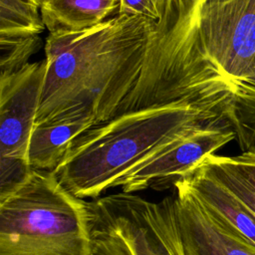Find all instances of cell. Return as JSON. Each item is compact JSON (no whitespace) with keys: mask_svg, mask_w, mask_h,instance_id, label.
I'll return each mask as SVG.
<instances>
[{"mask_svg":"<svg viewBox=\"0 0 255 255\" xmlns=\"http://www.w3.org/2000/svg\"><path fill=\"white\" fill-rule=\"evenodd\" d=\"M231 112L255 145V0H160L140 74L116 116L178 100Z\"/></svg>","mask_w":255,"mask_h":255,"instance_id":"6da1fadb","label":"cell"},{"mask_svg":"<svg viewBox=\"0 0 255 255\" xmlns=\"http://www.w3.org/2000/svg\"><path fill=\"white\" fill-rule=\"evenodd\" d=\"M153 22L116 14L82 31L49 33L35 123L78 109L96 124L115 117L140 74Z\"/></svg>","mask_w":255,"mask_h":255,"instance_id":"7a4b0ae2","label":"cell"},{"mask_svg":"<svg viewBox=\"0 0 255 255\" xmlns=\"http://www.w3.org/2000/svg\"><path fill=\"white\" fill-rule=\"evenodd\" d=\"M222 120L231 124L227 109L184 99L124 113L82 132L52 172L75 196L98 198L126 173L183 135Z\"/></svg>","mask_w":255,"mask_h":255,"instance_id":"3957f363","label":"cell"},{"mask_svg":"<svg viewBox=\"0 0 255 255\" xmlns=\"http://www.w3.org/2000/svg\"><path fill=\"white\" fill-rule=\"evenodd\" d=\"M88 202L49 170L34 169L0 199V255H90Z\"/></svg>","mask_w":255,"mask_h":255,"instance_id":"277c9868","label":"cell"},{"mask_svg":"<svg viewBox=\"0 0 255 255\" xmlns=\"http://www.w3.org/2000/svg\"><path fill=\"white\" fill-rule=\"evenodd\" d=\"M89 206L93 217L118 231L134 255H185L174 196L149 201L122 191L100 197Z\"/></svg>","mask_w":255,"mask_h":255,"instance_id":"5b68a950","label":"cell"},{"mask_svg":"<svg viewBox=\"0 0 255 255\" xmlns=\"http://www.w3.org/2000/svg\"><path fill=\"white\" fill-rule=\"evenodd\" d=\"M233 139H236V133L228 121L202 126L126 173L115 187L121 186L123 192L133 193L160 180L184 176Z\"/></svg>","mask_w":255,"mask_h":255,"instance_id":"8992f818","label":"cell"},{"mask_svg":"<svg viewBox=\"0 0 255 255\" xmlns=\"http://www.w3.org/2000/svg\"><path fill=\"white\" fill-rule=\"evenodd\" d=\"M45 75L43 59L0 76V157L27 160Z\"/></svg>","mask_w":255,"mask_h":255,"instance_id":"52a82bcc","label":"cell"},{"mask_svg":"<svg viewBox=\"0 0 255 255\" xmlns=\"http://www.w3.org/2000/svg\"><path fill=\"white\" fill-rule=\"evenodd\" d=\"M174 208L185 255H255V246L208 211L178 179Z\"/></svg>","mask_w":255,"mask_h":255,"instance_id":"ba28073f","label":"cell"},{"mask_svg":"<svg viewBox=\"0 0 255 255\" xmlns=\"http://www.w3.org/2000/svg\"><path fill=\"white\" fill-rule=\"evenodd\" d=\"M94 125L95 118L86 109L68 111L35 123L29 139L28 163L34 169L53 171L72 141Z\"/></svg>","mask_w":255,"mask_h":255,"instance_id":"9c48e42d","label":"cell"},{"mask_svg":"<svg viewBox=\"0 0 255 255\" xmlns=\"http://www.w3.org/2000/svg\"><path fill=\"white\" fill-rule=\"evenodd\" d=\"M176 179L183 183L208 211L229 224L255 246V215L222 183L199 166Z\"/></svg>","mask_w":255,"mask_h":255,"instance_id":"30bf717a","label":"cell"},{"mask_svg":"<svg viewBox=\"0 0 255 255\" xmlns=\"http://www.w3.org/2000/svg\"><path fill=\"white\" fill-rule=\"evenodd\" d=\"M40 5L49 33L77 32L116 15L120 0H40Z\"/></svg>","mask_w":255,"mask_h":255,"instance_id":"8fae6325","label":"cell"},{"mask_svg":"<svg viewBox=\"0 0 255 255\" xmlns=\"http://www.w3.org/2000/svg\"><path fill=\"white\" fill-rule=\"evenodd\" d=\"M46 29L40 0H0V37L41 35Z\"/></svg>","mask_w":255,"mask_h":255,"instance_id":"7c38bea8","label":"cell"},{"mask_svg":"<svg viewBox=\"0 0 255 255\" xmlns=\"http://www.w3.org/2000/svg\"><path fill=\"white\" fill-rule=\"evenodd\" d=\"M198 166L229 189L255 215V186L229 167L221 155L211 154Z\"/></svg>","mask_w":255,"mask_h":255,"instance_id":"4fadbf2b","label":"cell"},{"mask_svg":"<svg viewBox=\"0 0 255 255\" xmlns=\"http://www.w3.org/2000/svg\"><path fill=\"white\" fill-rule=\"evenodd\" d=\"M42 44L40 35L0 37V76L10 75L25 67Z\"/></svg>","mask_w":255,"mask_h":255,"instance_id":"5bb4252c","label":"cell"},{"mask_svg":"<svg viewBox=\"0 0 255 255\" xmlns=\"http://www.w3.org/2000/svg\"><path fill=\"white\" fill-rule=\"evenodd\" d=\"M90 255H134V253L118 231L92 215Z\"/></svg>","mask_w":255,"mask_h":255,"instance_id":"9a60e30c","label":"cell"},{"mask_svg":"<svg viewBox=\"0 0 255 255\" xmlns=\"http://www.w3.org/2000/svg\"><path fill=\"white\" fill-rule=\"evenodd\" d=\"M33 170L25 159L0 157V199L19 188Z\"/></svg>","mask_w":255,"mask_h":255,"instance_id":"2e32d148","label":"cell"},{"mask_svg":"<svg viewBox=\"0 0 255 255\" xmlns=\"http://www.w3.org/2000/svg\"><path fill=\"white\" fill-rule=\"evenodd\" d=\"M160 13V0H120L117 14L139 15L157 21Z\"/></svg>","mask_w":255,"mask_h":255,"instance_id":"e0dca14e","label":"cell"},{"mask_svg":"<svg viewBox=\"0 0 255 255\" xmlns=\"http://www.w3.org/2000/svg\"><path fill=\"white\" fill-rule=\"evenodd\" d=\"M221 158L229 167L255 186V149L242 151L235 156L221 155Z\"/></svg>","mask_w":255,"mask_h":255,"instance_id":"ac0fdd59","label":"cell"},{"mask_svg":"<svg viewBox=\"0 0 255 255\" xmlns=\"http://www.w3.org/2000/svg\"><path fill=\"white\" fill-rule=\"evenodd\" d=\"M254 149H255V147H254Z\"/></svg>","mask_w":255,"mask_h":255,"instance_id":"d6986e66","label":"cell"}]
</instances>
